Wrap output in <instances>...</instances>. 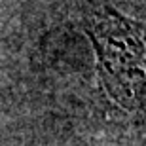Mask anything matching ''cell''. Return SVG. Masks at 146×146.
I'll use <instances>...</instances> for the list:
<instances>
[{"label":"cell","mask_w":146,"mask_h":146,"mask_svg":"<svg viewBox=\"0 0 146 146\" xmlns=\"http://www.w3.org/2000/svg\"><path fill=\"white\" fill-rule=\"evenodd\" d=\"M89 34L110 97L123 108L146 114V25L108 11L93 21Z\"/></svg>","instance_id":"obj_1"}]
</instances>
